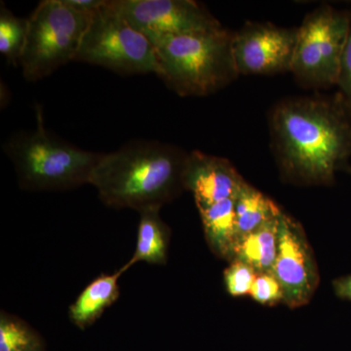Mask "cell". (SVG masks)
<instances>
[{"label": "cell", "instance_id": "6da1fadb", "mask_svg": "<svg viewBox=\"0 0 351 351\" xmlns=\"http://www.w3.org/2000/svg\"><path fill=\"white\" fill-rule=\"evenodd\" d=\"M271 149L281 177L331 184L351 156V114L338 93L283 99L269 112Z\"/></svg>", "mask_w": 351, "mask_h": 351}, {"label": "cell", "instance_id": "7a4b0ae2", "mask_svg": "<svg viewBox=\"0 0 351 351\" xmlns=\"http://www.w3.org/2000/svg\"><path fill=\"white\" fill-rule=\"evenodd\" d=\"M188 154L178 145L159 141H131L104 154L90 184L108 207L138 212L161 209L184 191Z\"/></svg>", "mask_w": 351, "mask_h": 351}, {"label": "cell", "instance_id": "3957f363", "mask_svg": "<svg viewBox=\"0 0 351 351\" xmlns=\"http://www.w3.org/2000/svg\"><path fill=\"white\" fill-rule=\"evenodd\" d=\"M233 32H191L149 38L159 66L158 77L181 97H206L239 75L232 55Z\"/></svg>", "mask_w": 351, "mask_h": 351}, {"label": "cell", "instance_id": "277c9868", "mask_svg": "<svg viewBox=\"0 0 351 351\" xmlns=\"http://www.w3.org/2000/svg\"><path fill=\"white\" fill-rule=\"evenodd\" d=\"M36 128L14 134L3 145L18 184L29 191H61L90 184L104 154L85 151L46 129L43 108L36 105Z\"/></svg>", "mask_w": 351, "mask_h": 351}, {"label": "cell", "instance_id": "5b68a950", "mask_svg": "<svg viewBox=\"0 0 351 351\" xmlns=\"http://www.w3.org/2000/svg\"><path fill=\"white\" fill-rule=\"evenodd\" d=\"M94 12L64 0H44L27 18V41L20 66L27 82H38L75 61Z\"/></svg>", "mask_w": 351, "mask_h": 351}, {"label": "cell", "instance_id": "8992f818", "mask_svg": "<svg viewBox=\"0 0 351 351\" xmlns=\"http://www.w3.org/2000/svg\"><path fill=\"white\" fill-rule=\"evenodd\" d=\"M75 62L103 66L120 75L159 73L151 40L126 20L112 0H105L94 11Z\"/></svg>", "mask_w": 351, "mask_h": 351}, {"label": "cell", "instance_id": "52a82bcc", "mask_svg": "<svg viewBox=\"0 0 351 351\" xmlns=\"http://www.w3.org/2000/svg\"><path fill=\"white\" fill-rule=\"evenodd\" d=\"M350 27V11L323 4L307 14L298 27L291 73L306 89L337 85L339 64Z\"/></svg>", "mask_w": 351, "mask_h": 351}, {"label": "cell", "instance_id": "ba28073f", "mask_svg": "<svg viewBox=\"0 0 351 351\" xmlns=\"http://www.w3.org/2000/svg\"><path fill=\"white\" fill-rule=\"evenodd\" d=\"M298 27L246 22L233 32L232 55L239 75H272L292 68Z\"/></svg>", "mask_w": 351, "mask_h": 351}, {"label": "cell", "instance_id": "9c48e42d", "mask_svg": "<svg viewBox=\"0 0 351 351\" xmlns=\"http://www.w3.org/2000/svg\"><path fill=\"white\" fill-rule=\"evenodd\" d=\"M136 29L147 38L218 31L223 25L195 0H112Z\"/></svg>", "mask_w": 351, "mask_h": 351}, {"label": "cell", "instance_id": "30bf717a", "mask_svg": "<svg viewBox=\"0 0 351 351\" xmlns=\"http://www.w3.org/2000/svg\"><path fill=\"white\" fill-rule=\"evenodd\" d=\"M282 286L284 304L295 308L308 304L319 284L313 249L299 221L282 214L279 246L271 270Z\"/></svg>", "mask_w": 351, "mask_h": 351}, {"label": "cell", "instance_id": "8fae6325", "mask_svg": "<svg viewBox=\"0 0 351 351\" xmlns=\"http://www.w3.org/2000/svg\"><path fill=\"white\" fill-rule=\"evenodd\" d=\"M182 182L199 208L237 197L246 182L228 159L193 151L186 158Z\"/></svg>", "mask_w": 351, "mask_h": 351}, {"label": "cell", "instance_id": "7c38bea8", "mask_svg": "<svg viewBox=\"0 0 351 351\" xmlns=\"http://www.w3.org/2000/svg\"><path fill=\"white\" fill-rule=\"evenodd\" d=\"M125 271L123 265L114 274H101L80 293L69 308V317L73 325L85 330L100 319L106 309L119 300V279Z\"/></svg>", "mask_w": 351, "mask_h": 351}, {"label": "cell", "instance_id": "4fadbf2b", "mask_svg": "<svg viewBox=\"0 0 351 351\" xmlns=\"http://www.w3.org/2000/svg\"><path fill=\"white\" fill-rule=\"evenodd\" d=\"M282 214L257 230L237 237L228 262L239 261L258 274L271 271L278 252Z\"/></svg>", "mask_w": 351, "mask_h": 351}, {"label": "cell", "instance_id": "5bb4252c", "mask_svg": "<svg viewBox=\"0 0 351 351\" xmlns=\"http://www.w3.org/2000/svg\"><path fill=\"white\" fill-rule=\"evenodd\" d=\"M159 212L160 209L157 208L138 212L137 244L133 256L124 265L127 270L140 262L158 265L167 263L171 230Z\"/></svg>", "mask_w": 351, "mask_h": 351}, {"label": "cell", "instance_id": "9a60e30c", "mask_svg": "<svg viewBox=\"0 0 351 351\" xmlns=\"http://www.w3.org/2000/svg\"><path fill=\"white\" fill-rule=\"evenodd\" d=\"M208 246L217 257L228 261L237 241L234 198L197 208Z\"/></svg>", "mask_w": 351, "mask_h": 351}, {"label": "cell", "instance_id": "2e32d148", "mask_svg": "<svg viewBox=\"0 0 351 351\" xmlns=\"http://www.w3.org/2000/svg\"><path fill=\"white\" fill-rule=\"evenodd\" d=\"M234 210L239 237L257 230L283 213L274 201L247 182L234 198Z\"/></svg>", "mask_w": 351, "mask_h": 351}, {"label": "cell", "instance_id": "e0dca14e", "mask_svg": "<svg viewBox=\"0 0 351 351\" xmlns=\"http://www.w3.org/2000/svg\"><path fill=\"white\" fill-rule=\"evenodd\" d=\"M0 351H44L43 339L24 320L2 311L0 314Z\"/></svg>", "mask_w": 351, "mask_h": 351}, {"label": "cell", "instance_id": "ac0fdd59", "mask_svg": "<svg viewBox=\"0 0 351 351\" xmlns=\"http://www.w3.org/2000/svg\"><path fill=\"white\" fill-rule=\"evenodd\" d=\"M27 34V19L14 15L1 2L0 5V53L13 66L20 64Z\"/></svg>", "mask_w": 351, "mask_h": 351}, {"label": "cell", "instance_id": "d6986e66", "mask_svg": "<svg viewBox=\"0 0 351 351\" xmlns=\"http://www.w3.org/2000/svg\"><path fill=\"white\" fill-rule=\"evenodd\" d=\"M258 272L250 265L232 261L223 272V282L228 294L232 297L250 295Z\"/></svg>", "mask_w": 351, "mask_h": 351}, {"label": "cell", "instance_id": "ffe728a7", "mask_svg": "<svg viewBox=\"0 0 351 351\" xmlns=\"http://www.w3.org/2000/svg\"><path fill=\"white\" fill-rule=\"evenodd\" d=\"M250 295L263 306H274L284 302L282 286L271 271L257 274Z\"/></svg>", "mask_w": 351, "mask_h": 351}, {"label": "cell", "instance_id": "44dd1931", "mask_svg": "<svg viewBox=\"0 0 351 351\" xmlns=\"http://www.w3.org/2000/svg\"><path fill=\"white\" fill-rule=\"evenodd\" d=\"M338 95L343 105L351 114V10L350 11V27L346 38L343 56L339 64L338 82Z\"/></svg>", "mask_w": 351, "mask_h": 351}, {"label": "cell", "instance_id": "7402d4cb", "mask_svg": "<svg viewBox=\"0 0 351 351\" xmlns=\"http://www.w3.org/2000/svg\"><path fill=\"white\" fill-rule=\"evenodd\" d=\"M335 293L339 298L351 301V276L339 277L332 282Z\"/></svg>", "mask_w": 351, "mask_h": 351}, {"label": "cell", "instance_id": "603a6c76", "mask_svg": "<svg viewBox=\"0 0 351 351\" xmlns=\"http://www.w3.org/2000/svg\"><path fill=\"white\" fill-rule=\"evenodd\" d=\"M66 4L80 11L94 12L104 3L105 0H64Z\"/></svg>", "mask_w": 351, "mask_h": 351}, {"label": "cell", "instance_id": "cb8c5ba5", "mask_svg": "<svg viewBox=\"0 0 351 351\" xmlns=\"http://www.w3.org/2000/svg\"><path fill=\"white\" fill-rule=\"evenodd\" d=\"M346 171H348V172H350L351 174V168L350 167H348V166H346Z\"/></svg>", "mask_w": 351, "mask_h": 351}]
</instances>
